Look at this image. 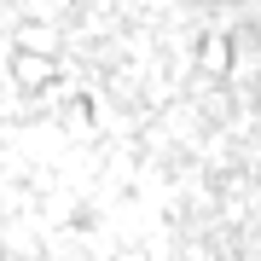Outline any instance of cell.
Here are the masks:
<instances>
[{
	"label": "cell",
	"mask_w": 261,
	"mask_h": 261,
	"mask_svg": "<svg viewBox=\"0 0 261 261\" xmlns=\"http://www.w3.org/2000/svg\"><path fill=\"white\" fill-rule=\"evenodd\" d=\"M203 58H209V70H226V64H232V53H226V41H221V35L209 41V53H203Z\"/></svg>",
	"instance_id": "obj_2"
},
{
	"label": "cell",
	"mask_w": 261,
	"mask_h": 261,
	"mask_svg": "<svg viewBox=\"0 0 261 261\" xmlns=\"http://www.w3.org/2000/svg\"><path fill=\"white\" fill-rule=\"evenodd\" d=\"M12 70H18V82H23V87H41V82H53V58H35V47H18Z\"/></svg>",
	"instance_id": "obj_1"
}]
</instances>
